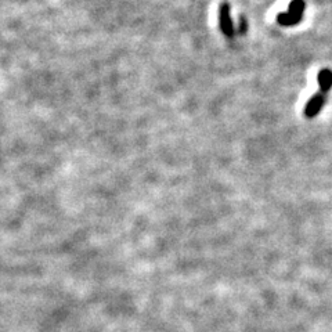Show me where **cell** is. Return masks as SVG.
Segmentation results:
<instances>
[{
    "label": "cell",
    "instance_id": "4",
    "mask_svg": "<svg viewBox=\"0 0 332 332\" xmlns=\"http://www.w3.org/2000/svg\"><path fill=\"white\" fill-rule=\"evenodd\" d=\"M317 82L320 86V91L327 94L332 89V71L328 68L321 69L317 75Z\"/></svg>",
    "mask_w": 332,
    "mask_h": 332
},
{
    "label": "cell",
    "instance_id": "1",
    "mask_svg": "<svg viewBox=\"0 0 332 332\" xmlns=\"http://www.w3.org/2000/svg\"><path fill=\"white\" fill-rule=\"evenodd\" d=\"M306 3L304 0H292L288 6V11L277 15V22L282 27H294L302 21Z\"/></svg>",
    "mask_w": 332,
    "mask_h": 332
},
{
    "label": "cell",
    "instance_id": "2",
    "mask_svg": "<svg viewBox=\"0 0 332 332\" xmlns=\"http://www.w3.org/2000/svg\"><path fill=\"white\" fill-rule=\"evenodd\" d=\"M219 27L226 37L231 39L234 36V25H233L231 14H230V4L227 1L221 3L219 7Z\"/></svg>",
    "mask_w": 332,
    "mask_h": 332
},
{
    "label": "cell",
    "instance_id": "3",
    "mask_svg": "<svg viewBox=\"0 0 332 332\" xmlns=\"http://www.w3.org/2000/svg\"><path fill=\"white\" fill-rule=\"evenodd\" d=\"M325 100H327V94L324 93H317L314 96L310 98L309 101L306 103V107H304V117L306 118H316L320 111L323 110V107L325 105Z\"/></svg>",
    "mask_w": 332,
    "mask_h": 332
},
{
    "label": "cell",
    "instance_id": "5",
    "mask_svg": "<svg viewBox=\"0 0 332 332\" xmlns=\"http://www.w3.org/2000/svg\"><path fill=\"white\" fill-rule=\"evenodd\" d=\"M246 30H248V21H246V18H245L243 15H241V17H240V28H238V33H240V35H245Z\"/></svg>",
    "mask_w": 332,
    "mask_h": 332
}]
</instances>
